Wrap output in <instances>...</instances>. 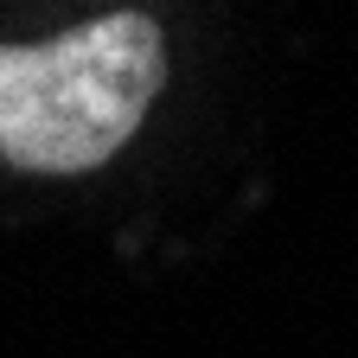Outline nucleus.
<instances>
[{
    "label": "nucleus",
    "instance_id": "1",
    "mask_svg": "<svg viewBox=\"0 0 358 358\" xmlns=\"http://www.w3.org/2000/svg\"><path fill=\"white\" fill-rule=\"evenodd\" d=\"M160 83L166 38L148 13L0 45V154L26 173H90L134 141Z\"/></svg>",
    "mask_w": 358,
    "mask_h": 358
}]
</instances>
